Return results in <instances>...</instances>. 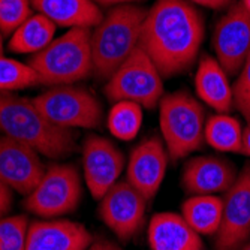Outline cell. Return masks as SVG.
Returning <instances> with one entry per match:
<instances>
[{
    "label": "cell",
    "mask_w": 250,
    "mask_h": 250,
    "mask_svg": "<svg viewBox=\"0 0 250 250\" xmlns=\"http://www.w3.org/2000/svg\"><path fill=\"white\" fill-rule=\"evenodd\" d=\"M228 77L217 59L211 56H202L199 59L195 75L198 98L219 114H229L235 105L234 87H231Z\"/></svg>",
    "instance_id": "e0dca14e"
},
{
    "label": "cell",
    "mask_w": 250,
    "mask_h": 250,
    "mask_svg": "<svg viewBox=\"0 0 250 250\" xmlns=\"http://www.w3.org/2000/svg\"><path fill=\"white\" fill-rule=\"evenodd\" d=\"M234 99L235 106L243 114V117L250 120V53L234 84Z\"/></svg>",
    "instance_id": "484cf974"
},
{
    "label": "cell",
    "mask_w": 250,
    "mask_h": 250,
    "mask_svg": "<svg viewBox=\"0 0 250 250\" xmlns=\"http://www.w3.org/2000/svg\"><path fill=\"white\" fill-rule=\"evenodd\" d=\"M204 18L188 0H157L143 26L140 48L164 78L188 71L204 39Z\"/></svg>",
    "instance_id": "6da1fadb"
},
{
    "label": "cell",
    "mask_w": 250,
    "mask_h": 250,
    "mask_svg": "<svg viewBox=\"0 0 250 250\" xmlns=\"http://www.w3.org/2000/svg\"><path fill=\"white\" fill-rule=\"evenodd\" d=\"M147 199L127 180L117 181L101 199L99 214L104 223L122 241L132 240L144 225Z\"/></svg>",
    "instance_id": "30bf717a"
},
{
    "label": "cell",
    "mask_w": 250,
    "mask_h": 250,
    "mask_svg": "<svg viewBox=\"0 0 250 250\" xmlns=\"http://www.w3.org/2000/svg\"><path fill=\"white\" fill-rule=\"evenodd\" d=\"M29 220L26 216H8V217H0V241L27 234L29 229Z\"/></svg>",
    "instance_id": "4316f807"
},
{
    "label": "cell",
    "mask_w": 250,
    "mask_h": 250,
    "mask_svg": "<svg viewBox=\"0 0 250 250\" xmlns=\"http://www.w3.org/2000/svg\"><path fill=\"white\" fill-rule=\"evenodd\" d=\"M12 207V192L8 186L0 181V217Z\"/></svg>",
    "instance_id": "f1b7e54d"
},
{
    "label": "cell",
    "mask_w": 250,
    "mask_h": 250,
    "mask_svg": "<svg viewBox=\"0 0 250 250\" xmlns=\"http://www.w3.org/2000/svg\"><path fill=\"white\" fill-rule=\"evenodd\" d=\"M181 216L199 235H216L223 216V198L193 195L183 202Z\"/></svg>",
    "instance_id": "ffe728a7"
},
{
    "label": "cell",
    "mask_w": 250,
    "mask_h": 250,
    "mask_svg": "<svg viewBox=\"0 0 250 250\" xmlns=\"http://www.w3.org/2000/svg\"><path fill=\"white\" fill-rule=\"evenodd\" d=\"M81 196L83 186L77 168L56 164L47 168L39 185L26 196L24 207L41 217H59L75 211Z\"/></svg>",
    "instance_id": "ba28073f"
},
{
    "label": "cell",
    "mask_w": 250,
    "mask_h": 250,
    "mask_svg": "<svg viewBox=\"0 0 250 250\" xmlns=\"http://www.w3.org/2000/svg\"><path fill=\"white\" fill-rule=\"evenodd\" d=\"M151 250H202L201 235L190 228L181 214L157 213L148 223Z\"/></svg>",
    "instance_id": "ac0fdd59"
},
{
    "label": "cell",
    "mask_w": 250,
    "mask_h": 250,
    "mask_svg": "<svg viewBox=\"0 0 250 250\" xmlns=\"http://www.w3.org/2000/svg\"><path fill=\"white\" fill-rule=\"evenodd\" d=\"M87 250H123L119 244L112 243L109 240H105V238H99L96 241L92 243V246H90Z\"/></svg>",
    "instance_id": "4dcf8cb0"
},
{
    "label": "cell",
    "mask_w": 250,
    "mask_h": 250,
    "mask_svg": "<svg viewBox=\"0 0 250 250\" xmlns=\"http://www.w3.org/2000/svg\"><path fill=\"white\" fill-rule=\"evenodd\" d=\"M92 2L101 6H120V5H129L133 2H138V0H92Z\"/></svg>",
    "instance_id": "d6a6232c"
},
{
    "label": "cell",
    "mask_w": 250,
    "mask_h": 250,
    "mask_svg": "<svg viewBox=\"0 0 250 250\" xmlns=\"http://www.w3.org/2000/svg\"><path fill=\"white\" fill-rule=\"evenodd\" d=\"M42 114L63 129H98L104 120L101 102L87 88L56 85L33 99Z\"/></svg>",
    "instance_id": "52a82bcc"
},
{
    "label": "cell",
    "mask_w": 250,
    "mask_h": 250,
    "mask_svg": "<svg viewBox=\"0 0 250 250\" xmlns=\"http://www.w3.org/2000/svg\"><path fill=\"white\" fill-rule=\"evenodd\" d=\"M41 84L67 85L93 74L92 29L75 27L33 54L27 63Z\"/></svg>",
    "instance_id": "277c9868"
},
{
    "label": "cell",
    "mask_w": 250,
    "mask_h": 250,
    "mask_svg": "<svg viewBox=\"0 0 250 250\" xmlns=\"http://www.w3.org/2000/svg\"><path fill=\"white\" fill-rule=\"evenodd\" d=\"M84 180L95 199L114 186L125 168V156L114 143L101 135H90L83 146Z\"/></svg>",
    "instance_id": "7c38bea8"
},
{
    "label": "cell",
    "mask_w": 250,
    "mask_h": 250,
    "mask_svg": "<svg viewBox=\"0 0 250 250\" xmlns=\"http://www.w3.org/2000/svg\"><path fill=\"white\" fill-rule=\"evenodd\" d=\"M32 0H0V32L12 35L32 17Z\"/></svg>",
    "instance_id": "d4e9b609"
},
{
    "label": "cell",
    "mask_w": 250,
    "mask_h": 250,
    "mask_svg": "<svg viewBox=\"0 0 250 250\" xmlns=\"http://www.w3.org/2000/svg\"><path fill=\"white\" fill-rule=\"evenodd\" d=\"M206 122V109L189 93L164 95L159 102V125L169 159H185L202 146Z\"/></svg>",
    "instance_id": "5b68a950"
},
{
    "label": "cell",
    "mask_w": 250,
    "mask_h": 250,
    "mask_svg": "<svg viewBox=\"0 0 250 250\" xmlns=\"http://www.w3.org/2000/svg\"><path fill=\"white\" fill-rule=\"evenodd\" d=\"M241 3H243V5L246 6V9L250 12V0H241Z\"/></svg>",
    "instance_id": "e575fe53"
},
{
    "label": "cell",
    "mask_w": 250,
    "mask_h": 250,
    "mask_svg": "<svg viewBox=\"0 0 250 250\" xmlns=\"http://www.w3.org/2000/svg\"><path fill=\"white\" fill-rule=\"evenodd\" d=\"M216 59L228 75L241 72L250 53V12L238 2L219 20L213 35Z\"/></svg>",
    "instance_id": "9c48e42d"
},
{
    "label": "cell",
    "mask_w": 250,
    "mask_h": 250,
    "mask_svg": "<svg viewBox=\"0 0 250 250\" xmlns=\"http://www.w3.org/2000/svg\"><path fill=\"white\" fill-rule=\"evenodd\" d=\"M41 84L38 74L26 63L0 56V92H12Z\"/></svg>",
    "instance_id": "cb8c5ba5"
},
{
    "label": "cell",
    "mask_w": 250,
    "mask_h": 250,
    "mask_svg": "<svg viewBox=\"0 0 250 250\" xmlns=\"http://www.w3.org/2000/svg\"><path fill=\"white\" fill-rule=\"evenodd\" d=\"M162 78L153 60L138 47L108 78L105 95L114 104L129 101L151 109L164 98Z\"/></svg>",
    "instance_id": "8992f818"
},
{
    "label": "cell",
    "mask_w": 250,
    "mask_h": 250,
    "mask_svg": "<svg viewBox=\"0 0 250 250\" xmlns=\"http://www.w3.org/2000/svg\"><path fill=\"white\" fill-rule=\"evenodd\" d=\"M240 153L250 157V120H247V126L243 130V144Z\"/></svg>",
    "instance_id": "1f68e13d"
},
{
    "label": "cell",
    "mask_w": 250,
    "mask_h": 250,
    "mask_svg": "<svg viewBox=\"0 0 250 250\" xmlns=\"http://www.w3.org/2000/svg\"><path fill=\"white\" fill-rule=\"evenodd\" d=\"M93 237L84 225L67 220H36L29 225L26 250H87Z\"/></svg>",
    "instance_id": "9a60e30c"
},
{
    "label": "cell",
    "mask_w": 250,
    "mask_h": 250,
    "mask_svg": "<svg viewBox=\"0 0 250 250\" xmlns=\"http://www.w3.org/2000/svg\"><path fill=\"white\" fill-rule=\"evenodd\" d=\"M146 17L147 11L141 6H114L92 30L93 72L99 78H109L140 47Z\"/></svg>",
    "instance_id": "3957f363"
},
{
    "label": "cell",
    "mask_w": 250,
    "mask_h": 250,
    "mask_svg": "<svg viewBox=\"0 0 250 250\" xmlns=\"http://www.w3.org/2000/svg\"><path fill=\"white\" fill-rule=\"evenodd\" d=\"M39 14L60 27H96L104 20L101 8L92 0H32Z\"/></svg>",
    "instance_id": "d6986e66"
},
{
    "label": "cell",
    "mask_w": 250,
    "mask_h": 250,
    "mask_svg": "<svg viewBox=\"0 0 250 250\" xmlns=\"http://www.w3.org/2000/svg\"><path fill=\"white\" fill-rule=\"evenodd\" d=\"M56 24L42 14H33L11 35L8 47L17 54H36L54 41Z\"/></svg>",
    "instance_id": "44dd1931"
},
{
    "label": "cell",
    "mask_w": 250,
    "mask_h": 250,
    "mask_svg": "<svg viewBox=\"0 0 250 250\" xmlns=\"http://www.w3.org/2000/svg\"><path fill=\"white\" fill-rule=\"evenodd\" d=\"M169 154L164 141L150 136L136 146L127 161L126 180L143 193L147 201H151L165 178Z\"/></svg>",
    "instance_id": "5bb4252c"
},
{
    "label": "cell",
    "mask_w": 250,
    "mask_h": 250,
    "mask_svg": "<svg viewBox=\"0 0 250 250\" xmlns=\"http://www.w3.org/2000/svg\"><path fill=\"white\" fill-rule=\"evenodd\" d=\"M241 250H250V243H249V244H246L244 247H241Z\"/></svg>",
    "instance_id": "d590c367"
},
{
    "label": "cell",
    "mask_w": 250,
    "mask_h": 250,
    "mask_svg": "<svg viewBox=\"0 0 250 250\" xmlns=\"http://www.w3.org/2000/svg\"><path fill=\"white\" fill-rule=\"evenodd\" d=\"M143 119L144 116L141 105L129 101H120L116 102L109 109L106 125L109 132L117 140L130 141L140 133Z\"/></svg>",
    "instance_id": "603a6c76"
},
{
    "label": "cell",
    "mask_w": 250,
    "mask_h": 250,
    "mask_svg": "<svg viewBox=\"0 0 250 250\" xmlns=\"http://www.w3.org/2000/svg\"><path fill=\"white\" fill-rule=\"evenodd\" d=\"M45 171L39 153L6 135L0 136V181L11 190L27 196L39 185Z\"/></svg>",
    "instance_id": "4fadbf2b"
},
{
    "label": "cell",
    "mask_w": 250,
    "mask_h": 250,
    "mask_svg": "<svg viewBox=\"0 0 250 250\" xmlns=\"http://www.w3.org/2000/svg\"><path fill=\"white\" fill-rule=\"evenodd\" d=\"M223 216L216 234V250H238L250 237V165L225 192Z\"/></svg>",
    "instance_id": "8fae6325"
},
{
    "label": "cell",
    "mask_w": 250,
    "mask_h": 250,
    "mask_svg": "<svg viewBox=\"0 0 250 250\" xmlns=\"http://www.w3.org/2000/svg\"><path fill=\"white\" fill-rule=\"evenodd\" d=\"M3 53V33L0 32V56Z\"/></svg>",
    "instance_id": "836d02e7"
},
{
    "label": "cell",
    "mask_w": 250,
    "mask_h": 250,
    "mask_svg": "<svg viewBox=\"0 0 250 250\" xmlns=\"http://www.w3.org/2000/svg\"><path fill=\"white\" fill-rule=\"evenodd\" d=\"M0 132L51 159L66 157L77 148L75 130L51 123L33 101L8 92H0Z\"/></svg>",
    "instance_id": "7a4b0ae2"
},
{
    "label": "cell",
    "mask_w": 250,
    "mask_h": 250,
    "mask_svg": "<svg viewBox=\"0 0 250 250\" xmlns=\"http://www.w3.org/2000/svg\"><path fill=\"white\" fill-rule=\"evenodd\" d=\"M243 126L229 114H214L206 122L204 140L213 148L226 153H240L243 144Z\"/></svg>",
    "instance_id": "7402d4cb"
},
{
    "label": "cell",
    "mask_w": 250,
    "mask_h": 250,
    "mask_svg": "<svg viewBox=\"0 0 250 250\" xmlns=\"http://www.w3.org/2000/svg\"><path fill=\"white\" fill-rule=\"evenodd\" d=\"M237 177L235 167L226 159L198 156L185 165L181 186L189 195H216L228 190Z\"/></svg>",
    "instance_id": "2e32d148"
},
{
    "label": "cell",
    "mask_w": 250,
    "mask_h": 250,
    "mask_svg": "<svg viewBox=\"0 0 250 250\" xmlns=\"http://www.w3.org/2000/svg\"><path fill=\"white\" fill-rule=\"evenodd\" d=\"M190 3L204 6V8H210V9H223L228 8L234 3V0H188Z\"/></svg>",
    "instance_id": "f546056e"
},
{
    "label": "cell",
    "mask_w": 250,
    "mask_h": 250,
    "mask_svg": "<svg viewBox=\"0 0 250 250\" xmlns=\"http://www.w3.org/2000/svg\"><path fill=\"white\" fill-rule=\"evenodd\" d=\"M27 234L15 235L0 241V250H26Z\"/></svg>",
    "instance_id": "83f0119b"
}]
</instances>
